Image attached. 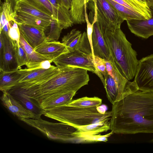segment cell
<instances>
[{
	"label": "cell",
	"instance_id": "18",
	"mask_svg": "<svg viewBox=\"0 0 153 153\" xmlns=\"http://www.w3.org/2000/svg\"><path fill=\"white\" fill-rule=\"evenodd\" d=\"M76 128V136L80 143H86V138L89 136L100 134L110 129V121L104 123H98Z\"/></svg>",
	"mask_w": 153,
	"mask_h": 153
},
{
	"label": "cell",
	"instance_id": "15",
	"mask_svg": "<svg viewBox=\"0 0 153 153\" xmlns=\"http://www.w3.org/2000/svg\"><path fill=\"white\" fill-rule=\"evenodd\" d=\"M150 9L152 16L149 19L126 21L131 32L138 37L146 39L153 35V9Z\"/></svg>",
	"mask_w": 153,
	"mask_h": 153
},
{
	"label": "cell",
	"instance_id": "16",
	"mask_svg": "<svg viewBox=\"0 0 153 153\" xmlns=\"http://www.w3.org/2000/svg\"><path fill=\"white\" fill-rule=\"evenodd\" d=\"M20 35L34 49L46 41L45 31L33 26L23 24H18Z\"/></svg>",
	"mask_w": 153,
	"mask_h": 153
},
{
	"label": "cell",
	"instance_id": "25",
	"mask_svg": "<svg viewBox=\"0 0 153 153\" xmlns=\"http://www.w3.org/2000/svg\"><path fill=\"white\" fill-rule=\"evenodd\" d=\"M104 86L106 96L108 100L112 104L123 98L120 93L117 85L114 78L108 74L105 79Z\"/></svg>",
	"mask_w": 153,
	"mask_h": 153
},
{
	"label": "cell",
	"instance_id": "22",
	"mask_svg": "<svg viewBox=\"0 0 153 153\" xmlns=\"http://www.w3.org/2000/svg\"><path fill=\"white\" fill-rule=\"evenodd\" d=\"M18 0H4L0 7V32L7 22L15 21Z\"/></svg>",
	"mask_w": 153,
	"mask_h": 153
},
{
	"label": "cell",
	"instance_id": "36",
	"mask_svg": "<svg viewBox=\"0 0 153 153\" xmlns=\"http://www.w3.org/2000/svg\"><path fill=\"white\" fill-rule=\"evenodd\" d=\"M51 4L57 10L64 14L71 17L69 10L63 6L59 0H48Z\"/></svg>",
	"mask_w": 153,
	"mask_h": 153
},
{
	"label": "cell",
	"instance_id": "9",
	"mask_svg": "<svg viewBox=\"0 0 153 153\" xmlns=\"http://www.w3.org/2000/svg\"><path fill=\"white\" fill-rule=\"evenodd\" d=\"M134 80L139 90L153 93V54L139 61Z\"/></svg>",
	"mask_w": 153,
	"mask_h": 153
},
{
	"label": "cell",
	"instance_id": "24",
	"mask_svg": "<svg viewBox=\"0 0 153 153\" xmlns=\"http://www.w3.org/2000/svg\"><path fill=\"white\" fill-rule=\"evenodd\" d=\"M85 0L87 3L91 0H71L69 12L74 24H82L86 22L85 17Z\"/></svg>",
	"mask_w": 153,
	"mask_h": 153
},
{
	"label": "cell",
	"instance_id": "35",
	"mask_svg": "<svg viewBox=\"0 0 153 153\" xmlns=\"http://www.w3.org/2000/svg\"><path fill=\"white\" fill-rule=\"evenodd\" d=\"M94 59L97 69L103 75L105 80L108 75L106 70V61L104 59L96 56H95Z\"/></svg>",
	"mask_w": 153,
	"mask_h": 153
},
{
	"label": "cell",
	"instance_id": "17",
	"mask_svg": "<svg viewBox=\"0 0 153 153\" xmlns=\"http://www.w3.org/2000/svg\"><path fill=\"white\" fill-rule=\"evenodd\" d=\"M39 54L54 59L61 55L68 52L66 46L57 40L45 41L34 49Z\"/></svg>",
	"mask_w": 153,
	"mask_h": 153
},
{
	"label": "cell",
	"instance_id": "30",
	"mask_svg": "<svg viewBox=\"0 0 153 153\" xmlns=\"http://www.w3.org/2000/svg\"><path fill=\"white\" fill-rule=\"evenodd\" d=\"M117 3L143 14L147 19L152 16L151 9L149 7L143 6L134 0H112Z\"/></svg>",
	"mask_w": 153,
	"mask_h": 153
},
{
	"label": "cell",
	"instance_id": "4",
	"mask_svg": "<svg viewBox=\"0 0 153 153\" xmlns=\"http://www.w3.org/2000/svg\"><path fill=\"white\" fill-rule=\"evenodd\" d=\"M100 106L83 108L66 105L43 110L44 116L75 127L110 121L111 111Z\"/></svg>",
	"mask_w": 153,
	"mask_h": 153
},
{
	"label": "cell",
	"instance_id": "32",
	"mask_svg": "<svg viewBox=\"0 0 153 153\" xmlns=\"http://www.w3.org/2000/svg\"><path fill=\"white\" fill-rule=\"evenodd\" d=\"M15 45L17 62L19 69H21L22 66L27 64L28 61L27 56L19 43L15 42Z\"/></svg>",
	"mask_w": 153,
	"mask_h": 153
},
{
	"label": "cell",
	"instance_id": "37",
	"mask_svg": "<svg viewBox=\"0 0 153 153\" xmlns=\"http://www.w3.org/2000/svg\"><path fill=\"white\" fill-rule=\"evenodd\" d=\"M62 5L69 10L71 5V0H59Z\"/></svg>",
	"mask_w": 153,
	"mask_h": 153
},
{
	"label": "cell",
	"instance_id": "27",
	"mask_svg": "<svg viewBox=\"0 0 153 153\" xmlns=\"http://www.w3.org/2000/svg\"><path fill=\"white\" fill-rule=\"evenodd\" d=\"M10 94L26 109L35 114L38 119L41 118V116L43 114V110L40 106L35 104L29 97L22 94L16 93Z\"/></svg>",
	"mask_w": 153,
	"mask_h": 153
},
{
	"label": "cell",
	"instance_id": "38",
	"mask_svg": "<svg viewBox=\"0 0 153 153\" xmlns=\"http://www.w3.org/2000/svg\"><path fill=\"white\" fill-rule=\"evenodd\" d=\"M143 6L148 7L147 4V0H134Z\"/></svg>",
	"mask_w": 153,
	"mask_h": 153
},
{
	"label": "cell",
	"instance_id": "34",
	"mask_svg": "<svg viewBox=\"0 0 153 153\" xmlns=\"http://www.w3.org/2000/svg\"><path fill=\"white\" fill-rule=\"evenodd\" d=\"M84 9H85V17L86 22L87 24V33L89 40L92 52V54L94 59H95V55L94 54L92 42V35L93 32V28L94 25V23L92 22L91 23L88 19V15L87 12V4L85 3Z\"/></svg>",
	"mask_w": 153,
	"mask_h": 153
},
{
	"label": "cell",
	"instance_id": "39",
	"mask_svg": "<svg viewBox=\"0 0 153 153\" xmlns=\"http://www.w3.org/2000/svg\"><path fill=\"white\" fill-rule=\"evenodd\" d=\"M147 4L150 9H153V0H147Z\"/></svg>",
	"mask_w": 153,
	"mask_h": 153
},
{
	"label": "cell",
	"instance_id": "11",
	"mask_svg": "<svg viewBox=\"0 0 153 153\" xmlns=\"http://www.w3.org/2000/svg\"><path fill=\"white\" fill-rule=\"evenodd\" d=\"M62 43L66 46L68 52L79 50L88 54L92 53L87 32L82 33L79 30L73 29L63 37Z\"/></svg>",
	"mask_w": 153,
	"mask_h": 153
},
{
	"label": "cell",
	"instance_id": "28",
	"mask_svg": "<svg viewBox=\"0 0 153 153\" xmlns=\"http://www.w3.org/2000/svg\"><path fill=\"white\" fill-rule=\"evenodd\" d=\"M76 92L72 91L61 94L43 104L41 108L44 110L67 105L72 100Z\"/></svg>",
	"mask_w": 153,
	"mask_h": 153
},
{
	"label": "cell",
	"instance_id": "1",
	"mask_svg": "<svg viewBox=\"0 0 153 153\" xmlns=\"http://www.w3.org/2000/svg\"><path fill=\"white\" fill-rule=\"evenodd\" d=\"M111 111L114 133H153V93L138 90L112 104Z\"/></svg>",
	"mask_w": 153,
	"mask_h": 153
},
{
	"label": "cell",
	"instance_id": "2",
	"mask_svg": "<svg viewBox=\"0 0 153 153\" xmlns=\"http://www.w3.org/2000/svg\"><path fill=\"white\" fill-rule=\"evenodd\" d=\"M42 83L14 89V93L22 94L41 107L57 96L69 91H77L88 85L89 77L88 71L80 68L66 67Z\"/></svg>",
	"mask_w": 153,
	"mask_h": 153
},
{
	"label": "cell",
	"instance_id": "29",
	"mask_svg": "<svg viewBox=\"0 0 153 153\" xmlns=\"http://www.w3.org/2000/svg\"><path fill=\"white\" fill-rule=\"evenodd\" d=\"M102 102V99L98 97H85L72 100L71 102L66 105L69 106L86 108L100 106Z\"/></svg>",
	"mask_w": 153,
	"mask_h": 153
},
{
	"label": "cell",
	"instance_id": "33",
	"mask_svg": "<svg viewBox=\"0 0 153 153\" xmlns=\"http://www.w3.org/2000/svg\"><path fill=\"white\" fill-rule=\"evenodd\" d=\"M8 35L15 42L19 43L20 32L18 25L15 21L9 22Z\"/></svg>",
	"mask_w": 153,
	"mask_h": 153
},
{
	"label": "cell",
	"instance_id": "7",
	"mask_svg": "<svg viewBox=\"0 0 153 153\" xmlns=\"http://www.w3.org/2000/svg\"><path fill=\"white\" fill-rule=\"evenodd\" d=\"M94 4V14L101 31L120 28L125 20L118 12L107 0H92Z\"/></svg>",
	"mask_w": 153,
	"mask_h": 153
},
{
	"label": "cell",
	"instance_id": "3",
	"mask_svg": "<svg viewBox=\"0 0 153 153\" xmlns=\"http://www.w3.org/2000/svg\"><path fill=\"white\" fill-rule=\"evenodd\" d=\"M102 35L117 68L127 79L132 80L135 76L139 61L132 44L120 28L106 30Z\"/></svg>",
	"mask_w": 153,
	"mask_h": 153
},
{
	"label": "cell",
	"instance_id": "8",
	"mask_svg": "<svg viewBox=\"0 0 153 153\" xmlns=\"http://www.w3.org/2000/svg\"><path fill=\"white\" fill-rule=\"evenodd\" d=\"M0 33V71L9 72L20 69L16 56L15 42L2 30Z\"/></svg>",
	"mask_w": 153,
	"mask_h": 153
},
{
	"label": "cell",
	"instance_id": "10",
	"mask_svg": "<svg viewBox=\"0 0 153 153\" xmlns=\"http://www.w3.org/2000/svg\"><path fill=\"white\" fill-rule=\"evenodd\" d=\"M60 70V68L53 65L47 69L39 67L24 69L22 76L14 87H25L40 84L56 74Z\"/></svg>",
	"mask_w": 153,
	"mask_h": 153
},
{
	"label": "cell",
	"instance_id": "40",
	"mask_svg": "<svg viewBox=\"0 0 153 153\" xmlns=\"http://www.w3.org/2000/svg\"><path fill=\"white\" fill-rule=\"evenodd\" d=\"M151 143H153V138L150 141Z\"/></svg>",
	"mask_w": 153,
	"mask_h": 153
},
{
	"label": "cell",
	"instance_id": "23",
	"mask_svg": "<svg viewBox=\"0 0 153 153\" xmlns=\"http://www.w3.org/2000/svg\"><path fill=\"white\" fill-rule=\"evenodd\" d=\"M17 10V11L27 13L51 22L53 18L52 16L39 9L24 0H18Z\"/></svg>",
	"mask_w": 153,
	"mask_h": 153
},
{
	"label": "cell",
	"instance_id": "5",
	"mask_svg": "<svg viewBox=\"0 0 153 153\" xmlns=\"http://www.w3.org/2000/svg\"><path fill=\"white\" fill-rule=\"evenodd\" d=\"M18 119L37 129L50 139L79 143L75 134L76 128L66 123L49 122L41 118L36 119L22 118H18Z\"/></svg>",
	"mask_w": 153,
	"mask_h": 153
},
{
	"label": "cell",
	"instance_id": "12",
	"mask_svg": "<svg viewBox=\"0 0 153 153\" xmlns=\"http://www.w3.org/2000/svg\"><path fill=\"white\" fill-rule=\"evenodd\" d=\"M43 11L52 16L58 20L63 29L73 25L71 17L68 16L56 9L48 0H24Z\"/></svg>",
	"mask_w": 153,
	"mask_h": 153
},
{
	"label": "cell",
	"instance_id": "31",
	"mask_svg": "<svg viewBox=\"0 0 153 153\" xmlns=\"http://www.w3.org/2000/svg\"><path fill=\"white\" fill-rule=\"evenodd\" d=\"M49 33L46 36V41L56 40L59 39L62 30L63 29L57 20L53 18L50 26Z\"/></svg>",
	"mask_w": 153,
	"mask_h": 153
},
{
	"label": "cell",
	"instance_id": "26",
	"mask_svg": "<svg viewBox=\"0 0 153 153\" xmlns=\"http://www.w3.org/2000/svg\"><path fill=\"white\" fill-rule=\"evenodd\" d=\"M118 12L125 20L147 19L140 13L124 7L112 0H107Z\"/></svg>",
	"mask_w": 153,
	"mask_h": 153
},
{
	"label": "cell",
	"instance_id": "14",
	"mask_svg": "<svg viewBox=\"0 0 153 153\" xmlns=\"http://www.w3.org/2000/svg\"><path fill=\"white\" fill-rule=\"evenodd\" d=\"M92 35L93 50L95 56H98L108 61L110 54L108 47L101 31L96 16L94 14Z\"/></svg>",
	"mask_w": 153,
	"mask_h": 153
},
{
	"label": "cell",
	"instance_id": "19",
	"mask_svg": "<svg viewBox=\"0 0 153 153\" xmlns=\"http://www.w3.org/2000/svg\"><path fill=\"white\" fill-rule=\"evenodd\" d=\"M24 73V69L15 71H0V90L3 93L8 92L19 83Z\"/></svg>",
	"mask_w": 153,
	"mask_h": 153
},
{
	"label": "cell",
	"instance_id": "20",
	"mask_svg": "<svg viewBox=\"0 0 153 153\" xmlns=\"http://www.w3.org/2000/svg\"><path fill=\"white\" fill-rule=\"evenodd\" d=\"M19 43L20 46L24 49L27 54L28 61L26 65L28 68H40L41 62L47 60H52L48 57L40 55L37 53L21 35Z\"/></svg>",
	"mask_w": 153,
	"mask_h": 153
},
{
	"label": "cell",
	"instance_id": "21",
	"mask_svg": "<svg viewBox=\"0 0 153 153\" xmlns=\"http://www.w3.org/2000/svg\"><path fill=\"white\" fill-rule=\"evenodd\" d=\"M17 24H23L33 26L43 30H47L51 21H47L24 12H17L15 18Z\"/></svg>",
	"mask_w": 153,
	"mask_h": 153
},
{
	"label": "cell",
	"instance_id": "6",
	"mask_svg": "<svg viewBox=\"0 0 153 153\" xmlns=\"http://www.w3.org/2000/svg\"><path fill=\"white\" fill-rule=\"evenodd\" d=\"M53 62L58 68L74 67L84 69L96 74L100 79L104 86V76L98 70L92 53L88 54L79 50L68 52L55 59Z\"/></svg>",
	"mask_w": 153,
	"mask_h": 153
},
{
	"label": "cell",
	"instance_id": "13",
	"mask_svg": "<svg viewBox=\"0 0 153 153\" xmlns=\"http://www.w3.org/2000/svg\"><path fill=\"white\" fill-rule=\"evenodd\" d=\"M1 99L3 105L14 116L18 118L38 119L35 114L26 109L9 92H3Z\"/></svg>",
	"mask_w": 153,
	"mask_h": 153
}]
</instances>
